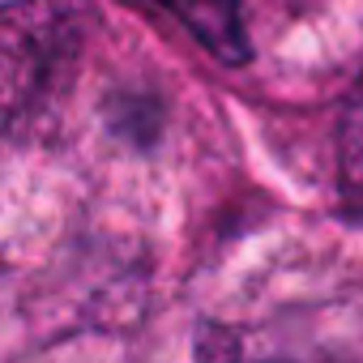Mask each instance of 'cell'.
Returning a JSON list of instances; mask_svg holds the SVG:
<instances>
[{"label":"cell","instance_id":"6da1fadb","mask_svg":"<svg viewBox=\"0 0 363 363\" xmlns=\"http://www.w3.org/2000/svg\"><path fill=\"white\" fill-rule=\"evenodd\" d=\"M223 73L282 86L350 73L363 56V0H150Z\"/></svg>","mask_w":363,"mask_h":363},{"label":"cell","instance_id":"7a4b0ae2","mask_svg":"<svg viewBox=\"0 0 363 363\" xmlns=\"http://www.w3.org/2000/svg\"><path fill=\"white\" fill-rule=\"evenodd\" d=\"M197 363H363V342L312 316L227 325L201 337Z\"/></svg>","mask_w":363,"mask_h":363}]
</instances>
